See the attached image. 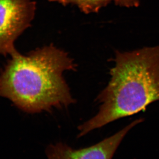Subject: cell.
Listing matches in <instances>:
<instances>
[{
    "mask_svg": "<svg viewBox=\"0 0 159 159\" xmlns=\"http://www.w3.org/2000/svg\"><path fill=\"white\" fill-rule=\"evenodd\" d=\"M75 67L66 52L52 44L26 55L18 52L0 74V97L29 113L67 108L75 100L63 73Z\"/></svg>",
    "mask_w": 159,
    "mask_h": 159,
    "instance_id": "1",
    "label": "cell"
},
{
    "mask_svg": "<svg viewBox=\"0 0 159 159\" xmlns=\"http://www.w3.org/2000/svg\"><path fill=\"white\" fill-rule=\"evenodd\" d=\"M110 81L97 100L96 115L79 126L78 138L159 101V46L116 51Z\"/></svg>",
    "mask_w": 159,
    "mask_h": 159,
    "instance_id": "2",
    "label": "cell"
},
{
    "mask_svg": "<svg viewBox=\"0 0 159 159\" xmlns=\"http://www.w3.org/2000/svg\"><path fill=\"white\" fill-rule=\"evenodd\" d=\"M35 10L31 0H0V55L11 57L18 52L15 43L31 26Z\"/></svg>",
    "mask_w": 159,
    "mask_h": 159,
    "instance_id": "3",
    "label": "cell"
},
{
    "mask_svg": "<svg viewBox=\"0 0 159 159\" xmlns=\"http://www.w3.org/2000/svg\"><path fill=\"white\" fill-rule=\"evenodd\" d=\"M142 121L136 119L112 136L89 147L75 149L62 142L51 144L46 150L48 159H112L128 132Z\"/></svg>",
    "mask_w": 159,
    "mask_h": 159,
    "instance_id": "4",
    "label": "cell"
},
{
    "mask_svg": "<svg viewBox=\"0 0 159 159\" xmlns=\"http://www.w3.org/2000/svg\"><path fill=\"white\" fill-rule=\"evenodd\" d=\"M61 4L77 5L83 12L86 14L98 12L101 8L111 2H115L118 5L125 7H136L139 5V0H49Z\"/></svg>",
    "mask_w": 159,
    "mask_h": 159,
    "instance_id": "5",
    "label": "cell"
}]
</instances>
